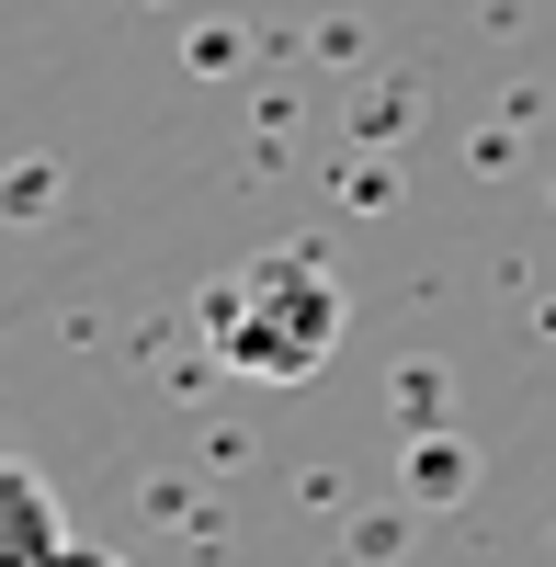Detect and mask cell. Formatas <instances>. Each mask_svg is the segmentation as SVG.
<instances>
[{"label":"cell","mask_w":556,"mask_h":567,"mask_svg":"<svg viewBox=\"0 0 556 567\" xmlns=\"http://www.w3.org/2000/svg\"><path fill=\"white\" fill-rule=\"evenodd\" d=\"M58 556H69V534H58V499H45V477L0 454V567H58Z\"/></svg>","instance_id":"obj_2"},{"label":"cell","mask_w":556,"mask_h":567,"mask_svg":"<svg viewBox=\"0 0 556 567\" xmlns=\"http://www.w3.org/2000/svg\"><path fill=\"white\" fill-rule=\"evenodd\" d=\"M58 567H114V556H91V545H69V556H58Z\"/></svg>","instance_id":"obj_3"},{"label":"cell","mask_w":556,"mask_h":567,"mask_svg":"<svg viewBox=\"0 0 556 567\" xmlns=\"http://www.w3.org/2000/svg\"><path fill=\"white\" fill-rule=\"evenodd\" d=\"M216 363L227 374H261V386H296V374H318L341 352V284L318 272L307 250H261L250 272H227L216 284Z\"/></svg>","instance_id":"obj_1"}]
</instances>
